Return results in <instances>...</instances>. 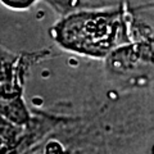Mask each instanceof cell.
Masks as SVG:
<instances>
[{
  "label": "cell",
  "mask_w": 154,
  "mask_h": 154,
  "mask_svg": "<svg viewBox=\"0 0 154 154\" xmlns=\"http://www.w3.org/2000/svg\"><path fill=\"white\" fill-rule=\"evenodd\" d=\"M121 16L114 12H79L69 14L53 27V38L62 48L91 57H104L117 45Z\"/></svg>",
  "instance_id": "obj_1"
},
{
  "label": "cell",
  "mask_w": 154,
  "mask_h": 154,
  "mask_svg": "<svg viewBox=\"0 0 154 154\" xmlns=\"http://www.w3.org/2000/svg\"><path fill=\"white\" fill-rule=\"evenodd\" d=\"M18 58L16 54L9 51L0 45V90L14 91L16 89L22 90L18 76Z\"/></svg>",
  "instance_id": "obj_2"
},
{
  "label": "cell",
  "mask_w": 154,
  "mask_h": 154,
  "mask_svg": "<svg viewBox=\"0 0 154 154\" xmlns=\"http://www.w3.org/2000/svg\"><path fill=\"white\" fill-rule=\"evenodd\" d=\"M25 128L9 121L0 113V153H8L17 148L22 141Z\"/></svg>",
  "instance_id": "obj_3"
},
{
  "label": "cell",
  "mask_w": 154,
  "mask_h": 154,
  "mask_svg": "<svg viewBox=\"0 0 154 154\" xmlns=\"http://www.w3.org/2000/svg\"><path fill=\"white\" fill-rule=\"evenodd\" d=\"M40 0H0V4L11 11H27Z\"/></svg>",
  "instance_id": "obj_4"
}]
</instances>
